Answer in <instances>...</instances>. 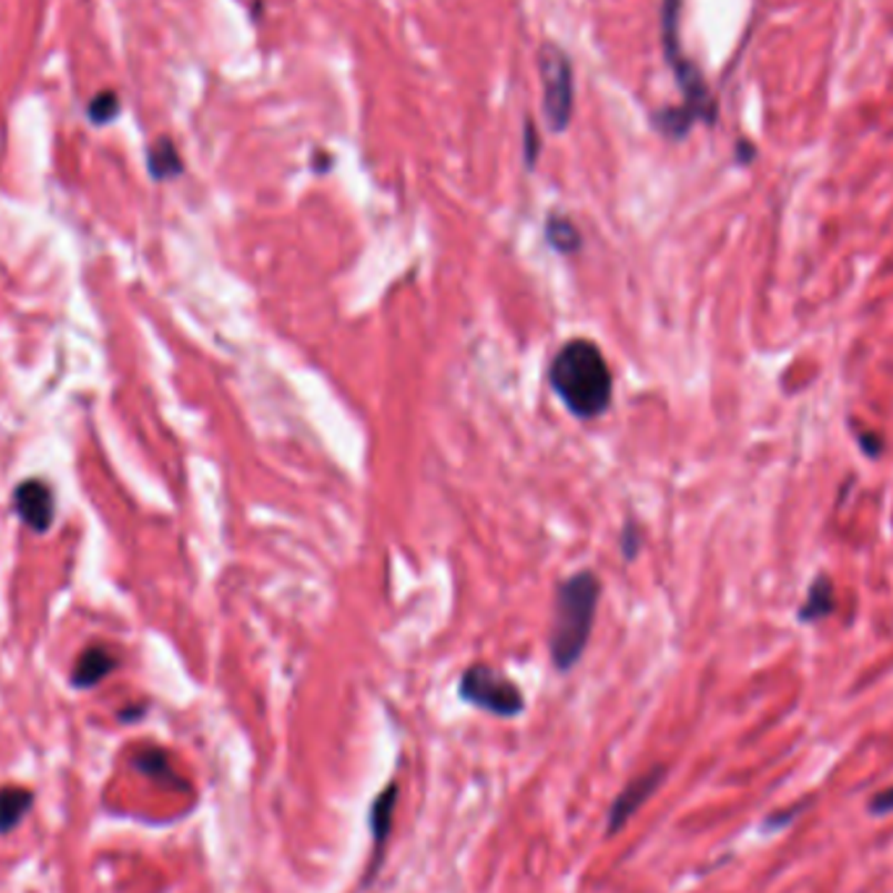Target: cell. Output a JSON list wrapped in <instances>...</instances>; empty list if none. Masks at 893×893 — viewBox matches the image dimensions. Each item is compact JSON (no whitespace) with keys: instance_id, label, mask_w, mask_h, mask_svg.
<instances>
[{"instance_id":"cell-1","label":"cell","mask_w":893,"mask_h":893,"mask_svg":"<svg viewBox=\"0 0 893 893\" xmlns=\"http://www.w3.org/2000/svg\"><path fill=\"white\" fill-rule=\"evenodd\" d=\"M549 385L575 418H599L611 408L615 376L593 339H567L549 366Z\"/></svg>"},{"instance_id":"cell-2","label":"cell","mask_w":893,"mask_h":893,"mask_svg":"<svg viewBox=\"0 0 893 893\" xmlns=\"http://www.w3.org/2000/svg\"><path fill=\"white\" fill-rule=\"evenodd\" d=\"M599 601L601 578L593 570L570 575L557 586L549 632V653L557 671H570L572 667H578L590 643Z\"/></svg>"},{"instance_id":"cell-3","label":"cell","mask_w":893,"mask_h":893,"mask_svg":"<svg viewBox=\"0 0 893 893\" xmlns=\"http://www.w3.org/2000/svg\"><path fill=\"white\" fill-rule=\"evenodd\" d=\"M679 17H682V0H661V42L663 55H667L669 69L674 71V79L682 90V108L696 118V121L713 123L716 121V102L708 90L703 73L688 55L682 53L679 42Z\"/></svg>"},{"instance_id":"cell-4","label":"cell","mask_w":893,"mask_h":893,"mask_svg":"<svg viewBox=\"0 0 893 893\" xmlns=\"http://www.w3.org/2000/svg\"><path fill=\"white\" fill-rule=\"evenodd\" d=\"M457 692L465 703L499 716V719H515L526 711V698H522L518 684L489 663H474L465 669Z\"/></svg>"},{"instance_id":"cell-5","label":"cell","mask_w":893,"mask_h":893,"mask_svg":"<svg viewBox=\"0 0 893 893\" xmlns=\"http://www.w3.org/2000/svg\"><path fill=\"white\" fill-rule=\"evenodd\" d=\"M538 69H541V87H544V113L551 131L562 134L570 125L572 105H575V81H572V63L567 53L555 42H546L538 55Z\"/></svg>"},{"instance_id":"cell-6","label":"cell","mask_w":893,"mask_h":893,"mask_svg":"<svg viewBox=\"0 0 893 893\" xmlns=\"http://www.w3.org/2000/svg\"><path fill=\"white\" fill-rule=\"evenodd\" d=\"M13 509L34 534H48L55 520L53 489L40 478H27L13 489Z\"/></svg>"},{"instance_id":"cell-7","label":"cell","mask_w":893,"mask_h":893,"mask_svg":"<svg viewBox=\"0 0 893 893\" xmlns=\"http://www.w3.org/2000/svg\"><path fill=\"white\" fill-rule=\"evenodd\" d=\"M661 781H663V769H651L648 773H643V777L630 781V784L619 792V796L609 810V823H607L609 836H615V833L625 829L627 821H630V818L656 794V789L661 787Z\"/></svg>"},{"instance_id":"cell-8","label":"cell","mask_w":893,"mask_h":893,"mask_svg":"<svg viewBox=\"0 0 893 893\" xmlns=\"http://www.w3.org/2000/svg\"><path fill=\"white\" fill-rule=\"evenodd\" d=\"M118 669V659L108 648L92 646L79 653L77 667L71 671V684L77 690H92L98 688L102 679H108Z\"/></svg>"},{"instance_id":"cell-9","label":"cell","mask_w":893,"mask_h":893,"mask_svg":"<svg viewBox=\"0 0 893 893\" xmlns=\"http://www.w3.org/2000/svg\"><path fill=\"white\" fill-rule=\"evenodd\" d=\"M395 802H397V787L389 784L387 789H382L379 796H376L372 815H368V823H372V836H374V862H372V867H368V877H374L376 865H379V860H382V846L387 844L389 829H393Z\"/></svg>"},{"instance_id":"cell-10","label":"cell","mask_w":893,"mask_h":893,"mask_svg":"<svg viewBox=\"0 0 893 893\" xmlns=\"http://www.w3.org/2000/svg\"><path fill=\"white\" fill-rule=\"evenodd\" d=\"M34 800H37L34 792L27 787L17 784L0 787V836L19 829V823L24 821L29 810L34 808Z\"/></svg>"},{"instance_id":"cell-11","label":"cell","mask_w":893,"mask_h":893,"mask_svg":"<svg viewBox=\"0 0 893 893\" xmlns=\"http://www.w3.org/2000/svg\"><path fill=\"white\" fill-rule=\"evenodd\" d=\"M146 168H150V175L154 181H170L179 179L183 173V160L170 139H158L146 150Z\"/></svg>"},{"instance_id":"cell-12","label":"cell","mask_w":893,"mask_h":893,"mask_svg":"<svg viewBox=\"0 0 893 893\" xmlns=\"http://www.w3.org/2000/svg\"><path fill=\"white\" fill-rule=\"evenodd\" d=\"M134 769L144 777H150L154 781H162V784H181V779L175 777L173 765H170V755L162 748H146L139 750L134 758H131Z\"/></svg>"},{"instance_id":"cell-13","label":"cell","mask_w":893,"mask_h":893,"mask_svg":"<svg viewBox=\"0 0 893 893\" xmlns=\"http://www.w3.org/2000/svg\"><path fill=\"white\" fill-rule=\"evenodd\" d=\"M546 241L549 246L559 251V254H575L582 246V235L578 231V225L572 223L570 217L565 215H549L546 217Z\"/></svg>"},{"instance_id":"cell-14","label":"cell","mask_w":893,"mask_h":893,"mask_svg":"<svg viewBox=\"0 0 893 893\" xmlns=\"http://www.w3.org/2000/svg\"><path fill=\"white\" fill-rule=\"evenodd\" d=\"M833 586L829 578H818L813 586H810V593H808V601L802 603L800 609V619L802 622H818V619L829 617L833 611Z\"/></svg>"},{"instance_id":"cell-15","label":"cell","mask_w":893,"mask_h":893,"mask_svg":"<svg viewBox=\"0 0 893 893\" xmlns=\"http://www.w3.org/2000/svg\"><path fill=\"white\" fill-rule=\"evenodd\" d=\"M118 113H121V102H118V94L115 92H100L94 94L92 102H90V110H87V115H90V121L94 125H108L113 123Z\"/></svg>"},{"instance_id":"cell-16","label":"cell","mask_w":893,"mask_h":893,"mask_svg":"<svg viewBox=\"0 0 893 893\" xmlns=\"http://www.w3.org/2000/svg\"><path fill=\"white\" fill-rule=\"evenodd\" d=\"M640 546H643V534H640V528L630 520L622 528V536H619V549H622L625 562H632V559L640 555Z\"/></svg>"},{"instance_id":"cell-17","label":"cell","mask_w":893,"mask_h":893,"mask_svg":"<svg viewBox=\"0 0 893 893\" xmlns=\"http://www.w3.org/2000/svg\"><path fill=\"white\" fill-rule=\"evenodd\" d=\"M538 150H541V144H538L536 123L528 118V121H526V168H528V170L536 168Z\"/></svg>"},{"instance_id":"cell-18","label":"cell","mask_w":893,"mask_h":893,"mask_svg":"<svg viewBox=\"0 0 893 893\" xmlns=\"http://www.w3.org/2000/svg\"><path fill=\"white\" fill-rule=\"evenodd\" d=\"M870 813L873 815L893 813V789H883V792H877L873 800H870Z\"/></svg>"},{"instance_id":"cell-19","label":"cell","mask_w":893,"mask_h":893,"mask_svg":"<svg viewBox=\"0 0 893 893\" xmlns=\"http://www.w3.org/2000/svg\"><path fill=\"white\" fill-rule=\"evenodd\" d=\"M144 713H146V706H144V703H139V706H129V708H123V711L118 713V719H121L123 724H131V721H139V719H142Z\"/></svg>"},{"instance_id":"cell-20","label":"cell","mask_w":893,"mask_h":893,"mask_svg":"<svg viewBox=\"0 0 893 893\" xmlns=\"http://www.w3.org/2000/svg\"><path fill=\"white\" fill-rule=\"evenodd\" d=\"M752 154H755V150H752L748 142H740V146H737V158H740V162H750Z\"/></svg>"}]
</instances>
